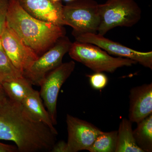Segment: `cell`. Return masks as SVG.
Masks as SVG:
<instances>
[{"instance_id":"11","label":"cell","mask_w":152,"mask_h":152,"mask_svg":"<svg viewBox=\"0 0 152 152\" xmlns=\"http://www.w3.org/2000/svg\"><path fill=\"white\" fill-rule=\"evenodd\" d=\"M24 10L30 15L43 21L57 26H64V5L61 2L52 0H18Z\"/></svg>"},{"instance_id":"20","label":"cell","mask_w":152,"mask_h":152,"mask_svg":"<svg viewBox=\"0 0 152 152\" xmlns=\"http://www.w3.org/2000/svg\"><path fill=\"white\" fill-rule=\"evenodd\" d=\"M9 0H0V36L7 25Z\"/></svg>"},{"instance_id":"22","label":"cell","mask_w":152,"mask_h":152,"mask_svg":"<svg viewBox=\"0 0 152 152\" xmlns=\"http://www.w3.org/2000/svg\"><path fill=\"white\" fill-rule=\"evenodd\" d=\"M18 148L16 146L7 145L0 142V152H17Z\"/></svg>"},{"instance_id":"12","label":"cell","mask_w":152,"mask_h":152,"mask_svg":"<svg viewBox=\"0 0 152 152\" xmlns=\"http://www.w3.org/2000/svg\"><path fill=\"white\" fill-rule=\"evenodd\" d=\"M129 118L137 124L152 114V83L133 87L130 91Z\"/></svg>"},{"instance_id":"25","label":"cell","mask_w":152,"mask_h":152,"mask_svg":"<svg viewBox=\"0 0 152 152\" xmlns=\"http://www.w3.org/2000/svg\"><path fill=\"white\" fill-rule=\"evenodd\" d=\"M53 1L55 2H58L61 1V0H52Z\"/></svg>"},{"instance_id":"6","label":"cell","mask_w":152,"mask_h":152,"mask_svg":"<svg viewBox=\"0 0 152 152\" xmlns=\"http://www.w3.org/2000/svg\"><path fill=\"white\" fill-rule=\"evenodd\" d=\"M72 43L66 36L60 38L24 72L23 76L32 85L40 86L47 75L62 64L63 58L69 52Z\"/></svg>"},{"instance_id":"16","label":"cell","mask_w":152,"mask_h":152,"mask_svg":"<svg viewBox=\"0 0 152 152\" xmlns=\"http://www.w3.org/2000/svg\"><path fill=\"white\" fill-rule=\"evenodd\" d=\"M137 124L133 131L136 144L144 152H152V114Z\"/></svg>"},{"instance_id":"13","label":"cell","mask_w":152,"mask_h":152,"mask_svg":"<svg viewBox=\"0 0 152 152\" xmlns=\"http://www.w3.org/2000/svg\"><path fill=\"white\" fill-rule=\"evenodd\" d=\"M21 106L23 111L30 119L45 124L58 134L48 112L45 109L39 92L34 89L22 101Z\"/></svg>"},{"instance_id":"14","label":"cell","mask_w":152,"mask_h":152,"mask_svg":"<svg viewBox=\"0 0 152 152\" xmlns=\"http://www.w3.org/2000/svg\"><path fill=\"white\" fill-rule=\"evenodd\" d=\"M133 131L132 123L123 118L118 131L115 152H144L136 144Z\"/></svg>"},{"instance_id":"3","label":"cell","mask_w":152,"mask_h":152,"mask_svg":"<svg viewBox=\"0 0 152 152\" xmlns=\"http://www.w3.org/2000/svg\"><path fill=\"white\" fill-rule=\"evenodd\" d=\"M68 53L72 59L81 63L95 73H113L118 68L137 64L129 59L112 56L93 44L76 41L72 43Z\"/></svg>"},{"instance_id":"2","label":"cell","mask_w":152,"mask_h":152,"mask_svg":"<svg viewBox=\"0 0 152 152\" xmlns=\"http://www.w3.org/2000/svg\"><path fill=\"white\" fill-rule=\"evenodd\" d=\"M7 24L39 57L60 38L66 36L64 26L40 20L30 15L18 0H9Z\"/></svg>"},{"instance_id":"24","label":"cell","mask_w":152,"mask_h":152,"mask_svg":"<svg viewBox=\"0 0 152 152\" xmlns=\"http://www.w3.org/2000/svg\"><path fill=\"white\" fill-rule=\"evenodd\" d=\"M64 1L67 2H70L74 1H76V0H64Z\"/></svg>"},{"instance_id":"23","label":"cell","mask_w":152,"mask_h":152,"mask_svg":"<svg viewBox=\"0 0 152 152\" xmlns=\"http://www.w3.org/2000/svg\"><path fill=\"white\" fill-rule=\"evenodd\" d=\"M4 90L1 84L0 83V104L4 102L7 99Z\"/></svg>"},{"instance_id":"10","label":"cell","mask_w":152,"mask_h":152,"mask_svg":"<svg viewBox=\"0 0 152 152\" xmlns=\"http://www.w3.org/2000/svg\"><path fill=\"white\" fill-rule=\"evenodd\" d=\"M66 123L68 132V152L88 151L102 131L84 120L67 114Z\"/></svg>"},{"instance_id":"5","label":"cell","mask_w":152,"mask_h":152,"mask_svg":"<svg viewBox=\"0 0 152 152\" xmlns=\"http://www.w3.org/2000/svg\"><path fill=\"white\" fill-rule=\"evenodd\" d=\"M99 5L94 0H76L64 5V25L72 28L73 36L98 33L101 22Z\"/></svg>"},{"instance_id":"1","label":"cell","mask_w":152,"mask_h":152,"mask_svg":"<svg viewBox=\"0 0 152 152\" xmlns=\"http://www.w3.org/2000/svg\"><path fill=\"white\" fill-rule=\"evenodd\" d=\"M57 135L45 124L30 119L21 104L7 98L0 104V140L14 142L18 152H50Z\"/></svg>"},{"instance_id":"17","label":"cell","mask_w":152,"mask_h":152,"mask_svg":"<svg viewBox=\"0 0 152 152\" xmlns=\"http://www.w3.org/2000/svg\"><path fill=\"white\" fill-rule=\"evenodd\" d=\"M118 131H102L88 151L90 152H115Z\"/></svg>"},{"instance_id":"18","label":"cell","mask_w":152,"mask_h":152,"mask_svg":"<svg viewBox=\"0 0 152 152\" xmlns=\"http://www.w3.org/2000/svg\"><path fill=\"white\" fill-rule=\"evenodd\" d=\"M23 76V74L14 66L6 54L0 39V83L2 84Z\"/></svg>"},{"instance_id":"4","label":"cell","mask_w":152,"mask_h":152,"mask_svg":"<svg viewBox=\"0 0 152 152\" xmlns=\"http://www.w3.org/2000/svg\"><path fill=\"white\" fill-rule=\"evenodd\" d=\"M99 9L101 22L98 34L101 35L117 27H132L141 18V9L134 0H107L99 4Z\"/></svg>"},{"instance_id":"7","label":"cell","mask_w":152,"mask_h":152,"mask_svg":"<svg viewBox=\"0 0 152 152\" xmlns=\"http://www.w3.org/2000/svg\"><path fill=\"white\" fill-rule=\"evenodd\" d=\"M75 67L74 61L62 63L47 75L40 86V95L54 125L57 124V104L60 89Z\"/></svg>"},{"instance_id":"19","label":"cell","mask_w":152,"mask_h":152,"mask_svg":"<svg viewBox=\"0 0 152 152\" xmlns=\"http://www.w3.org/2000/svg\"><path fill=\"white\" fill-rule=\"evenodd\" d=\"M89 79L90 85L93 88L100 90L104 88L107 85L108 79L103 72H96L87 75Z\"/></svg>"},{"instance_id":"15","label":"cell","mask_w":152,"mask_h":152,"mask_svg":"<svg viewBox=\"0 0 152 152\" xmlns=\"http://www.w3.org/2000/svg\"><path fill=\"white\" fill-rule=\"evenodd\" d=\"M2 86L7 96L16 103L21 104L25 98L34 91L32 85L23 76L4 82Z\"/></svg>"},{"instance_id":"8","label":"cell","mask_w":152,"mask_h":152,"mask_svg":"<svg viewBox=\"0 0 152 152\" xmlns=\"http://www.w3.org/2000/svg\"><path fill=\"white\" fill-rule=\"evenodd\" d=\"M74 37L76 41L93 44L110 55L132 60L145 67L152 69V51H138L97 33H86Z\"/></svg>"},{"instance_id":"21","label":"cell","mask_w":152,"mask_h":152,"mask_svg":"<svg viewBox=\"0 0 152 152\" xmlns=\"http://www.w3.org/2000/svg\"><path fill=\"white\" fill-rule=\"evenodd\" d=\"M51 152H68L67 144L64 141L56 142L52 148Z\"/></svg>"},{"instance_id":"9","label":"cell","mask_w":152,"mask_h":152,"mask_svg":"<svg viewBox=\"0 0 152 152\" xmlns=\"http://www.w3.org/2000/svg\"><path fill=\"white\" fill-rule=\"evenodd\" d=\"M0 39L6 54L23 75L39 57L7 24Z\"/></svg>"}]
</instances>
